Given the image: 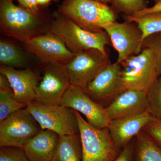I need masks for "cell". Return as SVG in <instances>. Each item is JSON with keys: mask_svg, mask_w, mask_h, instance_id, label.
Here are the masks:
<instances>
[{"mask_svg": "<svg viewBox=\"0 0 161 161\" xmlns=\"http://www.w3.org/2000/svg\"><path fill=\"white\" fill-rule=\"evenodd\" d=\"M147 110L156 119H161V75L147 94Z\"/></svg>", "mask_w": 161, "mask_h": 161, "instance_id": "cell-24", "label": "cell"}, {"mask_svg": "<svg viewBox=\"0 0 161 161\" xmlns=\"http://www.w3.org/2000/svg\"><path fill=\"white\" fill-rule=\"evenodd\" d=\"M66 65L57 64L44 65L42 80L36 87L35 101L47 105H60L71 85Z\"/></svg>", "mask_w": 161, "mask_h": 161, "instance_id": "cell-10", "label": "cell"}, {"mask_svg": "<svg viewBox=\"0 0 161 161\" xmlns=\"http://www.w3.org/2000/svg\"><path fill=\"white\" fill-rule=\"evenodd\" d=\"M135 161H161V149L142 130L135 137Z\"/></svg>", "mask_w": 161, "mask_h": 161, "instance_id": "cell-21", "label": "cell"}, {"mask_svg": "<svg viewBox=\"0 0 161 161\" xmlns=\"http://www.w3.org/2000/svg\"><path fill=\"white\" fill-rule=\"evenodd\" d=\"M13 0L0 2V31L21 43L50 31L52 16L34 13L15 5Z\"/></svg>", "mask_w": 161, "mask_h": 161, "instance_id": "cell-1", "label": "cell"}, {"mask_svg": "<svg viewBox=\"0 0 161 161\" xmlns=\"http://www.w3.org/2000/svg\"><path fill=\"white\" fill-rule=\"evenodd\" d=\"M53 15L50 31L63 40L74 54L92 49L98 50L107 54L105 47L111 41L105 31L86 30L57 10Z\"/></svg>", "mask_w": 161, "mask_h": 161, "instance_id": "cell-2", "label": "cell"}, {"mask_svg": "<svg viewBox=\"0 0 161 161\" xmlns=\"http://www.w3.org/2000/svg\"><path fill=\"white\" fill-rule=\"evenodd\" d=\"M125 21L137 24L143 33V41L150 35L161 31V12L152 13L139 17L123 16Z\"/></svg>", "mask_w": 161, "mask_h": 161, "instance_id": "cell-22", "label": "cell"}, {"mask_svg": "<svg viewBox=\"0 0 161 161\" xmlns=\"http://www.w3.org/2000/svg\"><path fill=\"white\" fill-rule=\"evenodd\" d=\"M26 108L42 130L53 131L59 136L79 133L75 111L61 105H47L35 101L27 104Z\"/></svg>", "mask_w": 161, "mask_h": 161, "instance_id": "cell-6", "label": "cell"}, {"mask_svg": "<svg viewBox=\"0 0 161 161\" xmlns=\"http://www.w3.org/2000/svg\"><path fill=\"white\" fill-rule=\"evenodd\" d=\"M19 3V6L34 13H38L41 10V7L38 5L36 0H13Z\"/></svg>", "mask_w": 161, "mask_h": 161, "instance_id": "cell-29", "label": "cell"}, {"mask_svg": "<svg viewBox=\"0 0 161 161\" xmlns=\"http://www.w3.org/2000/svg\"><path fill=\"white\" fill-rule=\"evenodd\" d=\"M59 135L53 131L42 130L23 146L30 161H52Z\"/></svg>", "mask_w": 161, "mask_h": 161, "instance_id": "cell-18", "label": "cell"}, {"mask_svg": "<svg viewBox=\"0 0 161 161\" xmlns=\"http://www.w3.org/2000/svg\"><path fill=\"white\" fill-rule=\"evenodd\" d=\"M82 158L80 134L59 136L52 161H82Z\"/></svg>", "mask_w": 161, "mask_h": 161, "instance_id": "cell-19", "label": "cell"}, {"mask_svg": "<svg viewBox=\"0 0 161 161\" xmlns=\"http://www.w3.org/2000/svg\"><path fill=\"white\" fill-rule=\"evenodd\" d=\"M135 149V139H133L121 150L118 156L113 161H133Z\"/></svg>", "mask_w": 161, "mask_h": 161, "instance_id": "cell-28", "label": "cell"}, {"mask_svg": "<svg viewBox=\"0 0 161 161\" xmlns=\"http://www.w3.org/2000/svg\"><path fill=\"white\" fill-rule=\"evenodd\" d=\"M148 49L154 56L158 76L161 75V31L145 38L142 43V50Z\"/></svg>", "mask_w": 161, "mask_h": 161, "instance_id": "cell-25", "label": "cell"}, {"mask_svg": "<svg viewBox=\"0 0 161 161\" xmlns=\"http://www.w3.org/2000/svg\"><path fill=\"white\" fill-rule=\"evenodd\" d=\"M42 130L26 108L12 113L0 122V147L23 148Z\"/></svg>", "mask_w": 161, "mask_h": 161, "instance_id": "cell-7", "label": "cell"}, {"mask_svg": "<svg viewBox=\"0 0 161 161\" xmlns=\"http://www.w3.org/2000/svg\"><path fill=\"white\" fill-rule=\"evenodd\" d=\"M0 74L9 80L16 100L26 105L35 101L36 87L41 79L37 69H16L1 65Z\"/></svg>", "mask_w": 161, "mask_h": 161, "instance_id": "cell-14", "label": "cell"}, {"mask_svg": "<svg viewBox=\"0 0 161 161\" xmlns=\"http://www.w3.org/2000/svg\"><path fill=\"white\" fill-rule=\"evenodd\" d=\"M111 64L108 55L97 49L88 50L75 54L66 65L70 84L84 89Z\"/></svg>", "mask_w": 161, "mask_h": 161, "instance_id": "cell-8", "label": "cell"}, {"mask_svg": "<svg viewBox=\"0 0 161 161\" xmlns=\"http://www.w3.org/2000/svg\"><path fill=\"white\" fill-rule=\"evenodd\" d=\"M60 105L81 113L90 125L98 129L108 128L110 119L105 108L92 99L84 90L71 85L64 95Z\"/></svg>", "mask_w": 161, "mask_h": 161, "instance_id": "cell-11", "label": "cell"}, {"mask_svg": "<svg viewBox=\"0 0 161 161\" xmlns=\"http://www.w3.org/2000/svg\"><path fill=\"white\" fill-rule=\"evenodd\" d=\"M44 64L67 65L75 57L60 37L49 31L22 43Z\"/></svg>", "mask_w": 161, "mask_h": 161, "instance_id": "cell-12", "label": "cell"}, {"mask_svg": "<svg viewBox=\"0 0 161 161\" xmlns=\"http://www.w3.org/2000/svg\"><path fill=\"white\" fill-rule=\"evenodd\" d=\"M26 107L16 100L9 80L5 75L0 74V122L12 113Z\"/></svg>", "mask_w": 161, "mask_h": 161, "instance_id": "cell-20", "label": "cell"}, {"mask_svg": "<svg viewBox=\"0 0 161 161\" xmlns=\"http://www.w3.org/2000/svg\"><path fill=\"white\" fill-rule=\"evenodd\" d=\"M103 30L108 35L112 46L118 53L116 63L120 64L142 52V32L135 23L115 21L105 25Z\"/></svg>", "mask_w": 161, "mask_h": 161, "instance_id": "cell-9", "label": "cell"}, {"mask_svg": "<svg viewBox=\"0 0 161 161\" xmlns=\"http://www.w3.org/2000/svg\"><path fill=\"white\" fill-rule=\"evenodd\" d=\"M105 108L110 120L138 115L147 110V93L125 90L119 93Z\"/></svg>", "mask_w": 161, "mask_h": 161, "instance_id": "cell-16", "label": "cell"}, {"mask_svg": "<svg viewBox=\"0 0 161 161\" xmlns=\"http://www.w3.org/2000/svg\"><path fill=\"white\" fill-rule=\"evenodd\" d=\"M0 161H30L23 148L0 147Z\"/></svg>", "mask_w": 161, "mask_h": 161, "instance_id": "cell-26", "label": "cell"}, {"mask_svg": "<svg viewBox=\"0 0 161 161\" xmlns=\"http://www.w3.org/2000/svg\"><path fill=\"white\" fill-rule=\"evenodd\" d=\"M38 5L40 7H45L48 6L52 2H58L59 0H36Z\"/></svg>", "mask_w": 161, "mask_h": 161, "instance_id": "cell-31", "label": "cell"}, {"mask_svg": "<svg viewBox=\"0 0 161 161\" xmlns=\"http://www.w3.org/2000/svg\"><path fill=\"white\" fill-rule=\"evenodd\" d=\"M122 92L136 90L147 94L159 77L154 56L150 50L143 49L120 64Z\"/></svg>", "mask_w": 161, "mask_h": 161, "instance_id": "cell-4", "label": "cell"}, {"mask_svg": "<svg viewBox=\"0 0 161 161\" xmlns=\"http://www.w3.org/2000/svg\"><path fill=\"white\" fill-rule=\"evenodd\" d=\"M142 131L161 149V119H154L145 126Z\"/></svg>", "mask_w": 161, "mask_h": 161, "instance_id": "cell-27", "label": "cell"}, {"mask_svg": "<svg viewBox=\"0 0 161 161\" xmlns=\"http://www.w3.org/2000/svg\"><path fill=\"white\" fill-rule=\"evenodd\" d=\"M112 7L124 16L132 17L148 7L146 0H112Z\"/></svg>", "mask_w": 161, "mask_h": 161, "instance_id": "cell-23", "label": "cell"}, {"mask_svg": "<svg viewBox=\"0 0 161 161\" xmlns=\"http://www.w3.org/2000/svg\"><path fill=\"white\" fill-rule=\"evenodd\" d=\"M161 12V0L159 1L158 3H155L153 6L150 7H147L146 9L142 10L132 17H139L145 15L149 14L152 13L158 12Z\"/></svg>", "mask_w": 161, "mask_h": 161, "instance_id": "cell-30", "label": "cell"}, {"mask_svg": "<svg viewBox=\"0 0 161 161\" xmlns=\"http://www.w3.org/2000/svg\"><path fill=\"white\" fill-rule=\"evenodd\" d=\"M96 1L107 4L108 3H111L112 0H96Z\"/></svg>", "mask_w": 161, "mask_h": 161, "instance_id": "cell-32", "label": "cell"}, {"mask_svg": "<svg viewBox=\"0 0 161 161\" xmlns=\"http://www.w3.org/2000/svg\"><path fill=\"white\" fill-rule=\"evenodd\" d=\"M57 11L92 32L103 31L105 25L116 21L118 17L112 6L96 0H64Z\"/></svg>", "mask_w": 161, "mask_h": 161, "instance_id": "cell-3", "label": "cell"}, {"mask_svg": "<svg viewBox=\"0 0 161 161\" xmlns=\"http://www.w3.org/2000/svg\"><path fill=\"white\" fill-rule=\"evenodd\" d=\"M154 119L147 110L138 115L111 120L108 129L112 140L119 149L122 150Z\"/></svg>", "mask_w": 161, "mask_h": 161, "instance_id": "cell-15", "label": "cell"}, {"mask_svg": "<svg viewBox=\"0 0 161 161\" xmlns=\"http://www.w3.org/2000/svg\"><path fill=\"white\" fill-rule=\"evenodd\" d=\"M75 112L82 145V161H114L121 150L112 140L108 128H95L80 113L76 111Z\"/></svg>", "mask_w": 161, "mask_h": 161, "instance_id": "cell-5", "label": "cell"}, {"mask_svg": "<svg viewBox=\"0 0 161 161\" xmlns=\"http://www.w3.org/2000/svg\"><path fill=\"white\" fill-rule=\"evenodd\" d=\"M121 66L115 62L107 66L83 89L90 97L106 108L122 92Z\"/></svg>", "mask_w": 161, "mask_h": 161, "instance_id": "cell-13", "label": "cell"}, {"mask_svg": "<svg viewBox=\"0 0 161 161\" xmlns=\"http://www.w3.org/2000/svg\"><path fill=\"white\" fill-rule=\"evenodd\" d=\"M0 64L20 69H36V66L45 65L24 46H20L13 40L3 38L0 40Z\"/></svg>", "mask_w": 161, "mask_h": 161, "instance_id": "cell-17", "label": "cell"}, {"mask_svg": "<svg viewBox=\"0 0 161 161\" xmlns=\"http://www.w3.org/2000/svg\"><path fill=\"white\" fill-rule=\"evenodd\" d=\"M160 1H161V0H153V2H154L155 3H158V2Z\"/></svg>", "mask_w": 161, "mask_h": 161, "instance_id": "cell-33", "label": "cell"}]
</instances>
